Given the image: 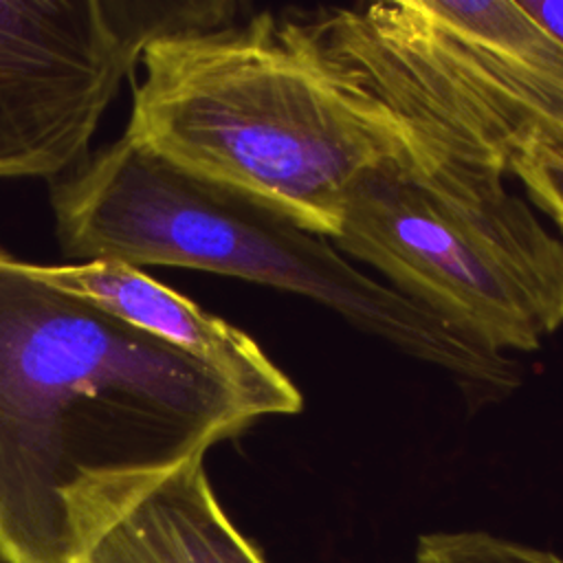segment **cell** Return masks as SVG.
Returning a JSON list of instances; mask_svg holds the SVG:
<instances>
[{
    "instance_id": "cell-7",
    "label": "cell",
    "mask_w": 563,
    "mask_h": 563,
    "mask_svg": "<svg viewBox=\"0 0 563 563\" xmlns=\"http://www.w3.org/2000/svg\"><path fill=\"white\" fill-rule=\"evenodd\" d=\"M35 273L66 292L86 297L123 321L185 350L231 385L262 416H288L303 407L295 383L240 328L205 312L191 299L128 264H33Z\"/></svg>"
},
{
    "instance_id": "cell-2",
    "label": "cell",
    "mask_w": 563,
    "mask_h": 563,
    "mask_svg": "<svg viewBox=\"0 0 563 563\" xmlns=\"http://www.w3.org/2000/svg\"><path fill=\"white\" fill-rule=\"evenodd\" d=\"M125 136L332 238L352 185L433 154L314 15L257 11L152 40Z\"/></svg>"
},
{
    "instance_id": "cell-9",
    "label": "cell",
    "mask_w": 563,
    "mask_h": 563,
    "mask_svg": "<svg viewBox=\"0 0 563 563\" xmlns=\"http://www.w3.org/2000/svg\"><path fill=\"white\" fill-rule=\"evenodd\" d=\"M416 563H563V559L484 530H453L420 534Z\"/></svg>"
},
{
    "instance_id": "cell-6",
    "label": "cell",
    "mask_w": 563,
    "mask_h": 563,
    "mask_svg": "<svg viewBox=\"0 0 563 563\" xmlns=\"http://www.w3.org/2000/svg\"><path fill=\"white\" fill-rule=\"evenodd\" d=\"M224 2L0 0V178H62L143 48L233 18Z\"/></svg>"
},
{
    "instance_id": "cell-12",
    "label": "cell",
    "mask_w": 563,
    "mask_h": 563,
    "mask_svg": "<svg viewBox=\"0 0 563 563\" xmlns=\"http://www.w3.org/2000/svg\"><path fill=\"white\" fill-rule=\"evenodd\" d=\"M0 563H7V561H4V556H2V554H0Z\"/></svg>"
},
{
    "instance_id": "cell-11",
    "label": "cell",
    "mask_w": 563,
    "mask_h": 563,
    "mask_svg": "<svg viewBox=\"0 0 563 563\" xmlns=\"http://www.w3.org/2000/svg\"><path fill=\"white\" fill-rule=\"evenodd\" d=\"M517 4L563 46V0H521Z\"/></svg>"
},
{
    "instance_id": "cell-8",
    "label": "cell",
    "mask_w": 563,
    "mask_h": 563,
    "mask_svg": "<svg viewBox=\"0 0 563 563\" xmlns=\"http://www.w3.org/2000/svg\"><path fill=\"white\" fill-rule=\"evenodd\" d=\"M77 563H266L189 460L77 530Z\"/></svg>"
},
{
    "instance_id": "cell-5",
    "label": "cell",
    "mask_w": 563,
    "mask_h": 563,
    "mask_svg": "<svg viewBox=\"0 0 563 563\" xmlns=\"http://www.w3.org/2000/svg\"><path fill=\"white\" fill-rule=\"evenodd\" d=\"M314 18L433 154L508 178L532 150H563V46L517 2L380 0Z\"/></svg>"
},
{
    "instance_id": "cell-1",
    "label": "cell",
    "mask_w": 563,
    "mask_h": 563,
    "mask_svg": "<svg viewBox=\"0 0 563 563\" xmlns=\"http://www.w3.org/2000/svg\"><path fill=\"white\" fill-rule=\"evenodd\" d=\"M262 418L224 376L0 249V554L77 563V530Z\"/></svg>"
},
{
    "instance_id": "cell-10",
    "label": "cell",
    "mask_w": 563,
    "mask_h": 563,
    "mask_svg": "<svg viewBox=\"0 0 563 563\" xmlns=\"http://www.w3.org/2000/svg\"><path fill=\"white\" fill-rule=\"evenodd\" d=\"M510 176L523 185L530 205L545 213L563 235V150L537 147L515 165Z\"/></svg>"
},
{
    "instance_id": "cell-4",
    "label": "cell",
    "mask_w": 563,
    "mask_h": 563,
    "mask_svg": "<svg viewBox=\"0 0 563 563\" xmlns=\"http://www.w3.org/2000/svg\"><path fill=\"white\" fill-rule=\"evenodd\" d=\"M330 240L490 354L534 352L563 325V235L495 172L438 154L380 163Z\"/></svg>"
},
{
    "instance_id": "cell-3",
    "label": "cell",
    "mask_w": 563,
    "mask_h": 563,
    "mask_svg": "<svg viewBox=\"0 0 563 563\" xmlns=\"http://www.w3.org/2000/svg\"><path fill=\"white\" fill-rule=\"evenodd\" d=\"M55 238L70 260L178 266L301 295L363 334L444 372L471 402L519 387L512 356L490 354L352 264L330 238L242 189L121 136L57 178Z\"/></svg>"
}]
</instances>
